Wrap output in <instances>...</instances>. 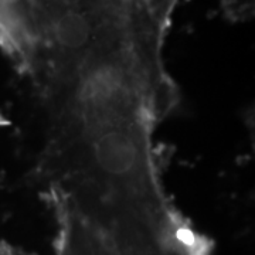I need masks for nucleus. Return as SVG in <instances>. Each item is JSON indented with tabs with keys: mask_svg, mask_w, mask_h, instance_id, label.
<instances>
[{
	"mask_svg": "<svg viewBox=\"0 0 255 255\" xmlns=\"http://www.w3.org/2000/svg\"><path fill=\"white\" fill-rule=\"evenodd\" d=\"M0 255H37L23 248L0 241ZM54 255H112L97 238L78 226H68L57 231Z\"/></svg>",
	"mask_w": 255,
	"mask_h": 255,
	"instance_id": "nucleus-2",
	"label": "nucleus"
},
{
	"mask_svg": "<svg viewBox=\"0 0 255 255\" xmlns=\"http://www.w3.org/2000/svg\"><path fill=\"white\" fill-rule=\"evenodd\" d=\"M31 78L48 115L41 182L124 199L162 190L152 137L179 100L162 43L125 31Z\"/></svg>",
	"mask_w": 255,
	"mask_h": 255,
	"instance_id": "nucleus-1",
	"label": "nucleus"
},
{
	"mask_svg": "<svg viewBox=\"0 0 255 255\" xmlns=\"http://www.w3.org/2000/svg\"><path fill=\"white\" fill-rule=\"evenodd\" d=\"M228 16L234 20L248 18L254 10V0H221Z\"/></svg>",
	"mask_w": 255,
	"mask_h": 255,
	"instance_id": "nucleus-3",
	"label": "nucleus"
}]
</instances>
